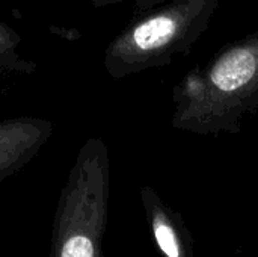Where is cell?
Listing matches in <instances>:
<instances>
[{"instance_id":"6da1fadb","label":"cell","mask_w":258,"mask_h":257,"mask_svg":"<svg viewBox=\"0 0 258 257\" xmlns=\"http://www.w3.org/2000/svg\"><path fill=\"white\" fill-rule=\"evenodd\" d=\"M174 129L200 136L237 135L258 111V30L189 70L172 91Z\"/></svg>"},{"instance_id":"7a4b0ae2","label":"cell","mask_w":258,"mask_h":257,"mask_svg":"<svg viewBox=\"0 0 258 257\" xmlns=\"http://www.w3.org/2000/svg\"><path fill=\"white\" fill-rule=\"evenodd\" d=\"M221 0H163L135 12L132 21L104 50V68L113 79H124L169 65L187 55L209 29Z\"/></svg>"},{"instance_id":"3957f363","label":"cell","mask_w":258,"mask_h":257,"mask_svg":"<svg viewBox=\"0 0 258 257\" xmlns=\"http://www.w3.org/2000/svg\"><path fill=\"white\" fill-rule=\"evenodd\" d=\"M109 198V148L92 136L80 147L60 192L48 257H104Z\"/></svg>"},{"instance_id":"277c9868","label":"cell","mask_w":258,"mask_h":257,"mask_svg":"<svg viewBox=\"0 0 258 257\" xmlns=\"http://www.w3.org/2000/svg\"><path fill=\"white\" fill-rule=\"evenodd\" d=\"M53 123L45 118L0 120V182L27 165L48 142Z\"/></svg>"},{"instance_id":"5b68a950","label":"cell","mask_w":258,"mask_h":257,"mask_svg":"<svg viewBox=\"0 0 258 257\" xmlns=\"http://www.w3.org/2000/svg\"><path fill=\"white\" fill-rule=\"evenodd\" d=\"M141 200L160 253L165 257H186L184 241L175 214L163 204L150 186L141 189Z\"/></svg>"},{"instance_id":"8992f818","label":"cell","mask_w":258,"mask_h":257,"mask_svg":"<svg viewBox=\"0 0 258 257\" xmlns=\"http://www.w3.org/2000/svg\"><path fill=\"white\" fill-rule=\"evenodd\" d=\"M20 44V33L9 24L0 21V79L14 73L32 74L36 70V62L18 53Z\"/></svg>"},{"instance_id":"52a82bcc","label":"cell","mask_w":258,"mask_h":257,"mask_svg":"<svg viewBox=\"0 0 258 257\" xmlns=\"http://www.w3.org/2000/svg\"><path fill=\"white\" fill-rule=\"evenodd\" d=\"M160 2H163V0H92V6L103 8V6H110V5H118V3H133L135 12H141V11L148 9L150 6L160 3Z\"/></svg>"}]
</instances>
